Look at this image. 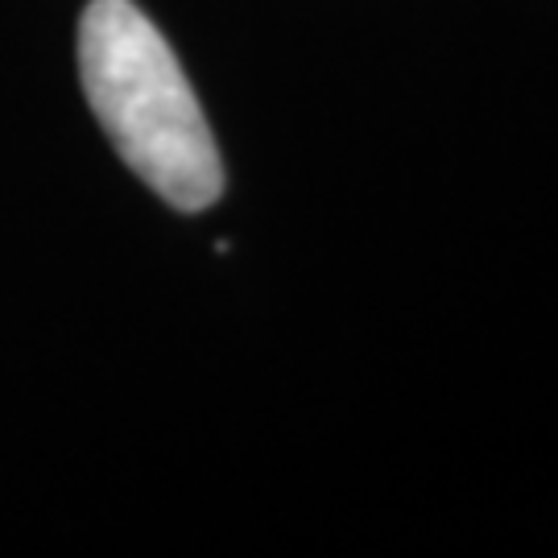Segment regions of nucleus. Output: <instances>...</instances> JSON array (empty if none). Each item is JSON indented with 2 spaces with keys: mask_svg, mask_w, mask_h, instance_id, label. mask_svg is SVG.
<instances>
[{
  "mask_svg": "<svg viewBox=\"0 0 558 558\" xmlns=\"http://www.w3.org/2000/svg\"><path fill=\"white\" fill-rule=\"evenodd\" d=\"M80 80L124 166L158 199L203 211L223 195V161L174 46L133 0H92L80 17Z\"/></svg>",
  "mask_w": 558,
  "mask_h": 558,
  "instance_id": "nucleus-1",
  "label": "nucleus"
}]
</instances>
